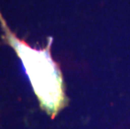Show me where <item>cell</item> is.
<instances>
[{"label": "cell", "instance_id": "6da1fadb", "mask_svg": "<svg viewBox=\"0 0 130 129\" xmlns=\"http://www.w3.org/2000/svg\"><path fill=\"white\" fill-rule=\"evenodd\" d=\"M13 45L23 60L35 92L50 111L56 112L62 105L61 78L48 50H35L17 40Z\"/></svg>", "mask_w": 130, "mask_h": 129}]
</instances>
